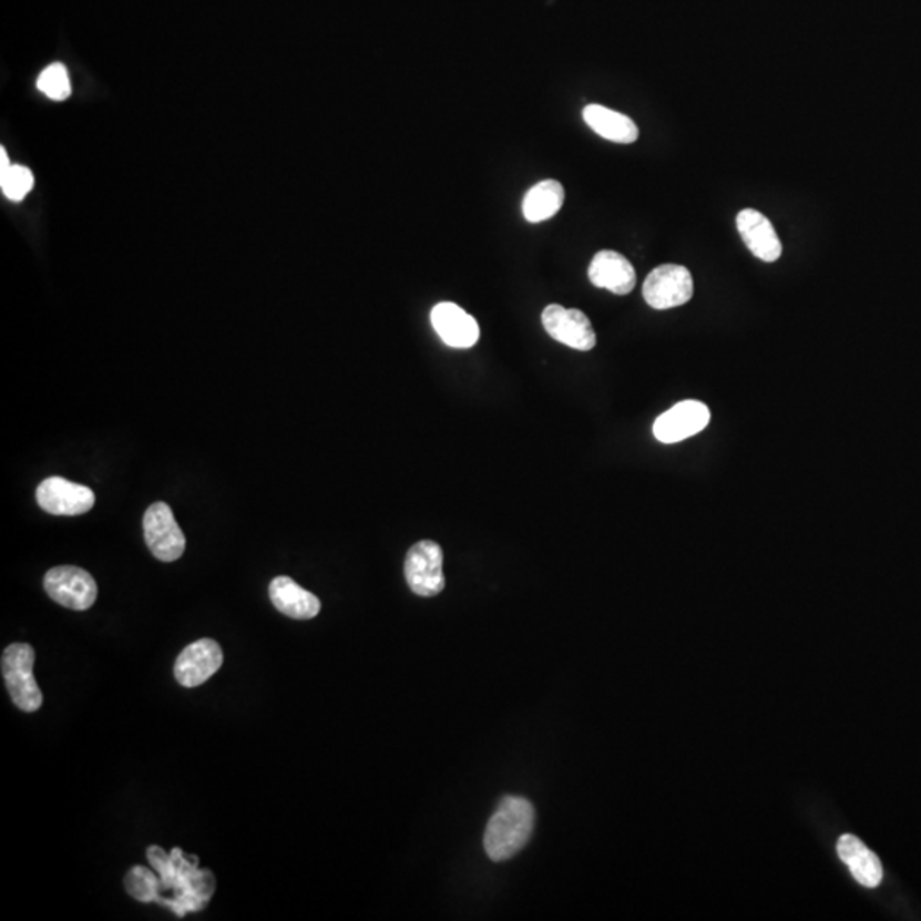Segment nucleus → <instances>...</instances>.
Listing matches in <instances>:
<instances>
[{
  "label": "nucleus",
  "instance_id": "f257e3e1",
  "mask_svg": "<svg viewBox=\"0 0 921 921\" xmlns=\"http://www.w3.org/2000/svg\"><path fill=\"white\" fill-rule=\"evenodd\" d=\"M147 860L160 876V904L170 908L176 917L207 907L215 892V877L211 870L198 869V857L174 848L171 855L161 847L149 848ZM156 901V903H157Z\"/></svg>",
  "mask_w": 921,
  "mask_h": 921
},
{
  "label": "nucleus",
  "instance_id": "f03ea898",
  "mask_svg": "<svg viewBox=\"0 0 921 921\" xmlns=\"http://www.w3.org/2000/svg\"><path fill=\"white\" fill-rule=\"evenodd\" d=\"M534 829V807L524 797H503L487 826V855L493 862H503L514 857L530 841Z\"/></svg>",
  "mask_w": 921,
  "mask_h": 921
},
{
  "label": "nucleus",
  "instance_id": "7ed1b4c3",
  "mask_svg": "<svg viewBox=\"0 0 921 921\" xmlns=\"http://www.w3.org/2000/svg\"><path fill=\"white\" fill-rule=\"evenodd\" d=\"M34 648L28 644H12L2 654V676L16 707L37 712L43 704L40 686L33 676Z\"/></svg>",
  "mask_w": 921,
  "mask_h": 921
},
{
  "label": "nucleus",
  "instance_id": "20e7f679",
  "mask_svg": "<svg viewBox=\"0 0 921 921\" xmlns=\"http://www.w3.org/2000/svg\"><path fill=\"white\" fill-rule=\"evenodd\" d=\"M444 553L436 541H419L408 550L405 577L411 591L420 597H433L446 587Z\"/></svg>",
  "mask_w": 921,
  "mask_h": 921
},
{
  "label": "nucleus",
  "instance_id": "39448f33",
  "mask_svg": "<svg viewBox=\"0 0 921 921\" xmlns=\"http://www.w3.org/2000/svg\"><path fill=\"white\" fill-rule=\"evenodd\" d=\"M144 536L152 555L161 562H176L185 553L186 540L170 505L152 503L144 514Z\"/></svg>",
  "mask_w": 921,
  "mask_h": 921
},
{
  "label": "nucleus",
  "instance_id": "423d86ee",
  "mask_svg": "<svg viewBox=\"0 0 921 921\" xmlns=\"http://www.w3.org/2000/svg\"><path fill=\"white\" fill-rule=\"evenodd\" d=\"M43 587L55 603L74 611L90 610L98 597L93 575L79 566L65 565L49 570Z\"/></svg>",
  "mask_w": 921,
  "mask_h": 921
},
{
  "label": "nucleus",
  "instance_id": "0eeeda50",
  "mask_svg": "<svg viewBox=\"0 0 921 921\" xmlns=\"http://www.w3.org/2000/svg\"><path fill=\"white\" fill-rule=\"evenodd\" d=\"M693 277L682 265H661L645 278L644 299L654 309L683 306L693 297Z\"/></svg>",
  "mask_w": 921,
  "mask_h": 921
},
{
  "label": "nucleus",
  "instance_id": "6e6552de",
  "mask_svg": "<svg viewBox=\"0 0 921 921\" xmlns=\"http://www.w3.org/2000/svg\"><path fill=\"white\" fill-rule=\"evenodd\" d=\"M37 502L52 515H81L94 508L96 497L90 487L52 477L41 481L37 489Z\"/></svg>",
  "mask_w": 921,
  "mask_h": 921
},
{
  "label": "nucleus",
  "instance_id": "1a4fd4ad",
  "mask_svg": "<svg viewBox=\"0 0 921 921\" xmlns=\"http://www.w3.org/2000/svg\"><path fill=\"white\" fill-rule=\"evenodd\" d=\"M544 330L566 347L575 348L581 352H589L596 347V331L592 328L591 319L579 309H566L559 304H550L543 311Z\"/></svg>",
  "mask_w": 921,
  "mask_h": 921
},
{
  "label": "nucleus",
  "instance_id": "9d476101",
  "mask_svg": "<svg viewBox=\"0 0 921 921\" xmlns=\"http://www.w3.org/2000/svg\"><path fill=\"white\" fill-rule=\"evenodd\" d=\"M710 408L702 401L686 400L674 405L654 423V436L663 444H676L702 432L710 423Z\"/></svg>",
  "mask_w": 921,
  "mask_h": 921
},
{
  "label": "nucleus",
  "instance_id": "9b49d317",
  "mask_svg": "<svg viewBox=\"0 0 921 921\" xmlns=\"http://www.w3.org/2000/svg\"><path fill=\"white\" fill-rule=\"evenodd\" d=\"M224 663L223 648L212 638L190 644L174 664V676L185 688H195L208 682Z\"/></svg>",
  "mask_w": 921,
  "mask_h": 921
},
{
  "label": "nucleus",
  "instance_id": "f8f14e48",
  "mask_svg": "<svg viewBox=\"0 0 921 921\" xmlns=\"http://www.w3.org/2000/svg\"><path fill=\"white\" fill-rule=\"evenodd\" d=\"M433 330L452 348H471L480 338V326L473 316L454 303H441L430 313Z\"/></svg>",
  "mask_w": 921,
  "mask_h": 921
},
{
  "label": "nucleus",
  "instance_id": "ddd939ff",
  "mask_svg": "<svg viewBox=\"0 0 921 921\" xmlns=\"http://www.w3.org/2000/svg\"><path fill=\"white\" fill-rule=\"evenodd\" d=\"M736 223L744 245L756 258L766 263H774L780 258L781 243L770 218L755 208H744L737 215Z\"/></svg>",
  "mask_w": 921,
  "mask_h": 921
},
{
  "label": "nucleus",
  "instance_id": "4468645a",
  "mask_svg": "<svg viewBox=\"0 0 921 921\" xmlns=\"http://www.w3.org/2000/svg\"><path fill=\"white\" fill-rule=\"evenodd\" d=\"M589 280L600 289H607L616 296H626L635 289L637 274L625 256L604 249L592 258L589 265Z\"/></svg>",
  "mask_w": 921,
  "mask_h": 921
},
{
  "label": "nucleus",
  "instance_id": "2eb2a0df",
  "mask_svg": "<svg viewBox=\"0 0 921 921\" xmlns=\"http://www.w3.org/2000/svg\"><path fill=\"white\" fill-rule=\"evenodd\" d=\"M268 592L274 606L289 618L311 620L321 611V601L290 577L274 579Z\"/></svg>",
  "mask_w": 921,
  "mask_h": 921
},
{
  "label": "nucleus",
  "instance_id": "dca6fc26",
  "mask_svg": "<svg viewBox=\"0 0 921 921\" xmlns=\"http://www.w3.org/2000/svg\"><path fill=\"white\" fill-rule=\"evenodd\" d=\"M838 855L847 863L855 879L866 888H876L882 881V866L877 855L862 841L851 835H845L838 841Z\"/></svg>",
  "mask_w": 921,
  "mask_h": 921
},
{
  "label": "nucleus",
  "instance_id": "f3484780",
  "mask_svg": "<svg viewBox=\"0 0 921 921\" xmlns=\"http://www.w3.org/2000/svg\"><path fill=\"white\" fill-rule=\"evenodd\" d=\"M582 115H584L585 123L606 141L633 144L638 139L637 123L610 108L589 104L584 108Z\"/></svg>",
  "mask_w": 921,
  "mask_h": 921
},
{
  "label": "nucleus",
  "instance_id": "a211bd4d",
  "mask_svg": "<svg viewBox=\"0 0 921 921\" xmlns=\"http://www.w3.org/2000/svg\"><path fill=\"white\" fill-rule=\"evenodd\" d=\"M565 190L556 180H544L525 193L522 214L530 223H541L562 208Z\"/></svg>",
  "mask_w": 921,
  "mask_h": 921
},
{
  "label": "nucleus",
  "instance_id": "6ab92c4d",
  "mask_svg": "<svg viewBox=\"0 0 921 921\" xmlns=\"http://www.w3.org/2000/svg\"><path fill=\"white\" fill-rule=\"evenodd\" d=\"M125 889L141 903H156L160 898V876L145 867H134L126 873Z\"/></svg>",
  "mask_w": 921,
  "mask_h": 921
},
{
  "label": "nucleus",
  "instance_id": "aec40b11",
  "mask_svg": "<svg viewBox=\"0 0 921 921\" xmlns=\"http://www.w3.org/2000/svg\"><path fill=\"white\" fill-rule=\"evenodd\" d=\"M38 90L53 101L68 100L71 96V81L68 69L62 63H52L38 78Z\"/></svg>",
  "mask_w": 921,
  "mask_h": 921
},
{
  "label": "nucleus",
  "instance_id": "412c9836",
  "mask_svg": "<svg viewBox=\"0 0 921 921\" xmlns=\"http://www.w3.org/2000/svg\"><path fill=\"white\" fill-rule=\"evenodd\" d=\"M33 173L24 166H11L8 173L0 176L2 193L12 202L23 201L24 196L33 190Z\"/></svg>",
  "mask_w": 921,
  "mask_h": 921
},
{
  "label": "nucleus",
  "instance_id": "4be33fe9",
  "mask_svg": "<svg viewBox=\"0 0 921 921\" xmlns=\"http://www.w3.org/2000/svg\"><path fill=\"white\" fill-rule=\"evenodd\" d=\"M9 167H11V164H9L8 154H6L4 149H2V151H0V176L8 173Z\"/></svg>",
  "mask_w": 921,
  "mask_h": 921
}]
</instances>
